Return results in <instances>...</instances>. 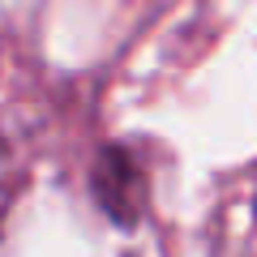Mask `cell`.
I'll return each instance as SVG.
<instances>
[{
  "instance_id": "6da1fadb",
  "label": "cell",
  "mask_w": 257,
  "mask_h": 257,
  "mask_svg": "<svg viewBox=\"0 0 257 257\" xmlns=\"http://www.w3.org/2000/svg\"><path fill=\"white\" fill-rule=\"evenodd\" d=\"M90 189L111 223H120V227H138L142 223V214H146V172H142V163L133 159L128 146L99 150L94 172H90Z\"/></svg>"
},
{
  "instance_id": "7a4b0ae2",
  "label": "cell",
  "mask_w": 257,
  "mask_h": 257,
  "mask_svg": "<svg viewBox=\"0 0 257 257\" xmlns=\"http://www.w3.org/2000/svg\"><path fill=\"white\" fill-rule=\"evenodd\" d=\"M9 193H13V150L5 142V133H0V210L9 202Z\"/></svg>"
}]
</instances>
